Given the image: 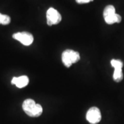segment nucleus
I'll return each instance as SVG.
<instances>
[{"mask_svg":"<svg viewBox=\"0 0 124 124\" xmlns=\"http://www.w3.org/2000/svg\"><path fill=\"white\" fill-rule=\"evenodd\" d=\"M22 108L27 115L31 117H38L43 112L42 106L40 104L36 103L35 101L31 99H27L23 101Z\"/></svg>","mask_w":124,"mask_h":124,"instance_id":"1","label":"nucleus"},{"mask_svg":"<svg viewBox=\"0 0 124 124\" xmlns=\"http://www.w3.org/2000/svg\"><path fill=\"white\" fill-rule=\"evenodd\" d=\"M115 8L112 5H108L104 8L103 10V17L106 18L108 17L112 16L115 15Z\"/></svg>","mask_w":124,"mask_h":124,"instance_id":"9","label":"nucleus"},{"mask_svg":"<svg viewBox=\"0 0 124 124\" xmlns=\"http://www.w3.org/2000/svg\"><path fill=\"white\" fill-rule=\"evenodd\" d=\"M94 0H76V1L78 4H87L90 1H93Z\"/></svg>","mask_w":124,"mask_h":124,"instance_id":"11","label":"nucleus"},{"mask_svg":"<svg viewBox=\"0 0 124 124\" xmlns=\"http://www.w3.org/2000/svg\"><path fill=\"white\" fill-rule=\"evenodd\" d=\"M47 24L51 26L53 25H56L62 21V15L56 9L50 8L46 13Z\"/></svg>","mask_w":124,"mask_h":124,"instance_id":"4","label":"nucleus"},{"mask_svg":"<svg viewBox=\"0 0 124 124\" xmlns=\"http://www.w3.org/2000/svg\"><path fill=\"white\" fill-rule=\"evenodd\" d=\"M86 119L90 124H97L101 119V114L100 110L97 107H92L86 113Z\"/></svg>","mask_w":124,"mask_h":124,"instance_id":"5","label":"nucleus"},{"mask_svg":"<svg viewBox=\"0 0 124 124\" xmlns=\"http://www.w3.org/2000/svg\"><path fill=\"white\" fill-rule=\"evenodd\" d=\"M29 83V79L26 75L21 76L19 77H13L11 81L12 84L15 85L19 88H22L26 86Z\"/></svg>","mask_w":124,"mask_h":124,"instance_id":"7","label":"nucleus"},{"mask_svg":"<svg viewBox=\"0 0 124 124\" xmlns=\"http://www.w3.org/2000/svg\"><path fill=\"white\" fill-rule=\"evenodd\" d=\"M80 59V54L78 52L70 49H67L63 52L62 55V60L63 65L67 68L70 67L73 63L79 62Z\"/></svg>","mask_w":124,"mask_h":124,"instance_id":"2","label":"nucleus"},{"mask_svg":"<svg viewBox=\"0 0 124 124\" xmlns=\"http://www.w3.org/2000/svg\"><path fill=\"white\" fill-rule=\"evenodd\" d=\"M15 39L17 40L24 46H30L32 44L34 41L33 35L28 32H17L13 35Z\"/></svg>","mask_w":124,"mask_h":124,"instance_id":"6","label":"nucleus"},{"mask_svg":"<svg viewBox=\"0 0 124 124\" xmlns=\"http://www.w3.org/2000/svg\"><path fill=\"white\" fill-rule=\"evenodd\" d=\"M105 22L108 23V24H113L115 23H120L121 22L122 18L119 15L115 13V15L108 17L104 18Z\"/></svg>","mask_w":124,"mask_h":124,"instance_id":"8","label":"nucleus"},{"mask_svg":"<svg viewBox=\"0 0 124 124\" xmlns=\"http://www.w3.org/2000/svg\"><path fill=\"white\" fill-rule=\"evenodd\" d=\"M111 65L115 68L113 74V79L116 82H120L124 79V74L122 72V68L124 66L123 62L119 59H112Z\"/></svg>","mask_w":124,"mask_h":124,"instance_id":"3","label":"nucleus"},{"mask_svg":"<svg viewBox=\"0 0 124 124\" xmlns=\"http://www.w3.org/2000/svg\"><path fill=\"white\" fill-rule=\"evenodd\" d=\"M10 17L8 15L0 13V24L8 25L10 23Z\"/></svg>","mask_w":124,"mask_h":124,"instance_id":"10","label":"nucleus"}]
</instances>
